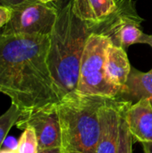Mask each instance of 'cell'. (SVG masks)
<instances>
[{
	"instance_id": "cell-22",
	"label": "cell",
	"mask_w": 152,
	"mask_h": 153,
	"mask_svg": "<svg viewBox=\"0 0 152 153\" xmlns=\"http://www.w3.org/2000/svg\"><path fill=\"white\" fill-rule=\"evenodd\" d=\"M42 3H45V4H48L50 2H53V1H56V0H40Z\"/></svg>"
},
{
	"instance_id": "cell-20",
	"label": "cell",
	"mask_w": 152,
	"mask_h": 153,
	"mask_svg": "<svg viewBox=\"0 0 152 153\" xmlns=\"http://www.w3.org/2000/svg\"><path fill=\"white\" fill-rule=\"evenodd\" d=\"M142 147L144 153H152V142L142 143Z\"/></svg>"
},
{
	"instance_id": "cell-12",
	"label": "cell",
	"mask_w": 152,
	"mask_h": 153,
	"mask_svg": "<svg viewBox=\"0 0 152 153\" xmlns=\"http://www.w3.org/2000/svg\"><path fill=\"white\" fill-rule=\"evenodd\" d=\"M121 94L127 95L136 101L149 99L152 102V69L150 72L142 73L132 68Z\"/></svg>"
},
{
	"instance_id": "cell-16",
	"label": "cell",
	"mask_w": 152,
	"mask_h": 153,
	"mask_svg": "<svg viewBox=\"0 0 152 153\" xmlns=\"http://www.w3.org/2000/svg\"><path fill=\"white\" fill-rule=\"evenodd\" d=\"M13 8L0 4V29L8 23L12 17Z\"/></svg>"
},
{
	"instance_id": "cell-15",
	"label": "cell",
	"mask_w": 152,
	"mask_h": 153,
	"mask_svg": "<svg viewBox=\"0 0 152 153\" xmlns=\"http://www.w3.org/2000/svg\"><path fill=\"white\" fill-rule=\"evenodd\" d=\"M128 107H126L121 114L120 124H119L118 146H117L116 153H132V146H133V136L128 129V126H127V124H126V121L125 118V112Z\"/></svg>"
},
{
	"instance_id": "cell-10",
	"label": "cell",
	"mask_w": 152,
	"mask_h": 153,
	"mask_svg": "<svg viewBox=\"0 0 152 153\" xmlns=\"http://www.w3.org/2000/svg\"><path fill=\"white\" fill-rule=\"evenodd\" d=\"M132 67L124 48L110 44L107 50L105 73L108 79L115 85L124 88Z\"/></svg>"
},
{
	"instance_id": "cell-7",
	"label": "cell",
	"mask_w": 152,
	"mask_h": 153,
	"mask_svg": "<svg viewBox=\"0 0 152 153\" xmlns=\"http://www.w3.org/2000/svg\"><path fill=\"white\" fill-rule=\"evenodd\" d=\"M15 126L21 130L28 126L34 129L38 139L39 150L61 147L62 137L57 103L48 105L20 117Z\"/></svg>"
},
{
	"instance_id": "cell-1",
	"label": "cell",
	"mask_w": 152,
	"mask_h": 153,
	"mask_svg": "<svg viewBox=\"0 0 152 153\" xmlns=\"http://www.w3.org/2000/svg\"><path fill=\"white\" fill-rule=\"evenodd\" d=\"M49 36L0 32V93L22 111L20 117L59 101L47 65Z\"/></svg>"
},
{
	"instance_id": "cell-19",
	"label": "cell",
	"mask_w": 152,
	"mask_h": 153,
	"mask_svg": "<svg viewBox=\"0 0 152 153\" xmlns=\"http://www.w3.org/2000/svg\"><path fill=\"white\" fill-rule=\"evenodd\" d=\"M140 43L148 44L152 48V34L151 35H147V34L143 33V35H142V39L140 40Z\"/></svg>"
},
{
	"instance_id": "cell-21",
	"label": "cell",
	"mask_w": 152,
	"mask_h": 153,
	"mask_svg": "<svg viewBox=\"0 0 152 153\" xmlns=\"http://www.w3.org/2000/svg\"><path fill=\"white\" fill-rule=\"evenodd\" d=\"M0 153H18L16 149H0Z\"/></svg>"
},
{
	"instance_id": "cell-14",
	"label": "cell",
	"mask_w": 152,
	"mask_h": 153,
	"mask_svg": "<svg viewBox=\"0 0 152 153\" xmlns=\"http://www.w3.org/2000/svg\"><path fill=\"white\" fill-rule=\"evenodd\" d=\"M16 150L18 153H38V139L36 133L32 127L28 126L23 129V132L17 143Z\"/></svg>"
},
{
	"instance_id": "cell-18",
	"label": "cell",
	"mask_w": 152,
	"mask_h": 153,
	"mask_svg": "<svg viewBox=\"0 0 152 153\" xmlns=\"http://www.w3.org/2000/svg\"><path fill=\"white\" fill-rule=\"evenodd\" d=\"M38 153H64L61 147H55V148H47L39 150Z\"/></svg>"
},
{
	"instance_id": "cell-6",
	"label": "cell",
	"mask_w": 152,
	"mask_h": 153,
	"mask_svg": "<svg viewBox=\"0 0 152 153\" xmlns=\"http://www.w3.org/2000/svg\"><path fill=\"white\" fill-rule=\"evenodd\" d=\"M142 21L133 0H116L113 13L99 23H94L93 32L104 35L112 44L125 48L140 43L143 35L141 30Z\"/></svg>"
},
{
	"instance_id": "cell-5",
	"label": "cell",
	"mask_w": 152,
	"mask_h": 153,
	"mask_svg": "<svg viewBox=\"0 0 152 153\" xmlns=\"http://www.w3.org/2000/svg\"><path fill=\"white\" fill-rule=\"evenodd\" d=\"M58 14V8L30 0L13 8V13L6 25L0 29L4 35L50 36Z\"/></svg>"
},
{
	"instance_id": "cell-8",
	"label": "cell",
	"mask_w": 152,
	"mask_h": 153,
	"mask_svg": "<svg viewBox=\"0 0 152 153\" xmlns=\"http://www.w3.org/2000/svg\"><path fill=\"white\" fill-rule=\"evenodd\" d=\"M132 102L109 98L100 110V136L95 153H116L119 138V124L123 110Z\"/></svg>"
},
{
	"instance_id": "cell-3",
	"label": "cell",
	"mask_w": 152,
	"mask_h": 153,
	"mask_svg": "<svg viewBox=\"0 0 152 153\" xmlns=\"http://www.w3.org/2000/svg\"><path fill=\"white\" fill-rule=\"evenodd\" d=\"M109 98L70 93L57 102L64 153H95L100 136V110Z\"/></svg>"
},
{
	"instance_id": "cell-17",
	"label": "cell",
	"mask_w": 152,
	"mask_h": 153,
	"mask_svg": "<svg viewBox=\"0 0 152 153\" xmlns=\"http://www.w3.org/2000/svg\"><path fill=\"white\" fill-rule=\"evenodd\" d=\"M30 0H0V4L5 5V6H9V7H15L24 2H27Z\"/></svg>"
},
{
	"instance_id": "cell-9",
	"label": "cell",
	"mask_w": 152,
	"mask_h": 153,
	"mask_svg": "<svg viewBox=\"0 0 152 153\" xmlns=\"http://www.w3.org/2000/svg\"><path fill=\"white\" fill-rule=\"evenodd\" d=\"M125 118L133 139L140 143L152 142V102L142 99L131 104L125 112Z\"/></svg>"
},
{
	"instance_id": "cell-2",
	"label": "cell",
	"mask_w": 152,
	"mask_h": 153,
	"mask_svg": "<svg viewBox=\"0 0 152 153\" xmlns=\"http://www.w3.org/2000/svg\"><path fill=\"white\" fill-rule=\"evenodd\" d=\"M73 2L69 0L58 9L49 36L47 61L59 101L77 90L82 52L94 28V23L83 22L74 14Z\"/></svg>"
},
{
	"instance_id": "cell-11",
	"label": "cell",
	"mask_w": 152,
	"mask_h": 153,
	"mask_svg": "<svg viewBox=\"0 0 152 153\" xmlns=\"http://www.w3.org/2000/svg\"><path fill=\"white\" fill-rule=\"evenodd\" d=\"M116 0H73L74 14L83 22L99 23L113 13Z\"/></svg>"
},
{
	"instance_id": "cell-13",
	"label": "cell",
	"mask_w": 152,
	"mask_h": 153,
	"mask_svg": "<svg viewBox=\"0 0 152 153\" xmlns=\"http://www.w3.org/2000/svg\"><path fill=\"white\" fill-rule=\"evenodd\" d=\"M21 115V109L15 104L12 103L10 108L2 116H0V149L9 131L16 125Z\"/></svg>"
},
{
	"instance_id": "cell-4",
	"label": "cell",
	"mask_w": 152,
	"mask_h": 153,
	"mask_svg": "<svg viewBox=\"0 0 152 153\" xmlns=\"http://www.w3.org/2000/svg\"><path fill=\"white\" fill-rule=\"evenodd\" d=\"M110 39L92 32L85 44L80 67V77L76 91L84 95L116 98L122 88L113 84L105 73L107 50Z\"/></svg>"
}]
</instances>
